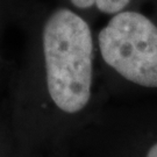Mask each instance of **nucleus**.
<instances>
[{"label":"nucleus","instance_id":"nucleus-1","mask_svg":"<svg viewBox=\"0 0 157 157\" xmlns=\"http://www.w3.org/2000/svg\"><path fill=\"white\" fill-rule=\"evenodd\" d=\"M47 87L65 113H78L91 98L93 39L89 23L75 12L59 8L42 32Z\"/></svg>","mask_w":157,"mask_h":157},{"label":"nucleus","instance_id":"nucleus-3","mask_svg":"<svg viewBox=\"0 0 157 157\" xmlns=\"http://www.w3.org/2000/svg\"><path fill=\"white\" fill-rule=\"evenodd\" d=\"M71 4L77 8H90L97 6V8L105 14H117L124 10L130 0H70Z\"/></svg>","mask_w":157,"mask_h":157},{"label":"nucleus","instance_id":"nucleus-4","mask_svg":"<svg viewBox=\"0 0 157 157\" xmlns=\"http://www.w3.org/2000/svg\"><path fill=\"white\" fill-rule=\"evenodd\" d=\"M146 157H157V143H155V144L149 149V151H148Z\"/></svg>","mask_w":157,"mask_h":157},{"label":"nucleus","instance_id":"nucleus-2","mask_svg":"<svg viewBox=\"0 0 157 157\" xmlns=\"http://www.w3.org/2000/svg\"><path fill=\"white\" fill-rule=\"evenodd\" d=\"M102 59L124 79L157 87V26L137 12L121 11L98 35Z\"/></svg>","mask_w":157,"mask_h":157}]
</instances>
